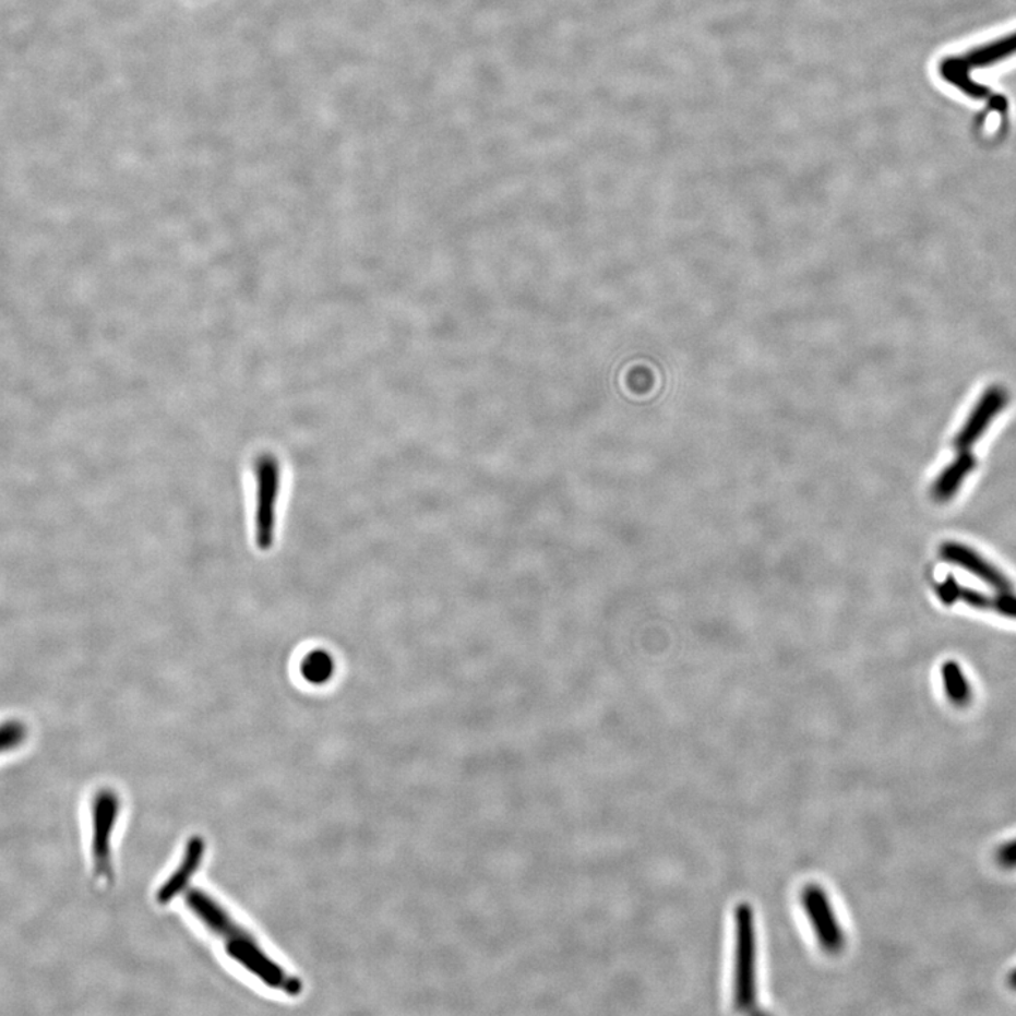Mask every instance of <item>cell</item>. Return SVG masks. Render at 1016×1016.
<instances>
[{
  "label": "cell",
  "mask_w": 1016,
  "mask_h": 1016,
  "mask_svg": "<svg viewBox=\"0 0 1016 1016\" xmlns=\"http://www.w3.org/2000/svg\"><path fill=\"white\" fill-rule=\"evenodd\" d=\"M187 907L202 923L206 924L212 933L223 939L225 951L243 969L252 972L270 989L284 991L287 994L300 993V981L286 970L282 969L273 958H270L253 936L243 927L225 911L216 900L200 889H192L187 894Z\"/></svg>",
  "instance_id": "6da1fadb"
},
{
  "label": "cell",
  "mask_w": 1016,
  "mask_h": 1016,
  "mask_svg": "<svg viewBox=\"0 0 1016 1016\" xmlns=\"http://www.w3.org/2000/svg\"><path fill=\"white\" fill-rule=\"evenodd\" d=\"M736 953L733 1001L736 1008L750 1013L757 1006V931L753 908L740 904L736 908Z\"/></svg>",
  "instance_id": "7a4b0ae2"
},
{
  "label": "cell",
  "mask_w": 1016,
  "mask_h": 1016,
  "mask_svg": "<svg viewBox=\"0 0 1016 1016\" xmlns=\"http://www.w3.org/2000/svg\"><path fill=\"white\" fill-rule=\"evenodd\" d=\"M256 505H254V539L262 551H268L276 541L277 503L282 490V466L274 455L259 456L254 462Z\"/></svg>",
  "instance_id": "3957f363"
},
{
  "label": "cell",
  "mask_w": 1016,
  "mask_h": 1016,
  "mask_svg": "<svg viewBox=\"0 0 1016 1016\" xmlns=\"http://www.w3.org/2000/svg\"><path fill=\"white\" fill-rule=\"evenodd\" d=\"M1016 52V33L1000 38L984 47H977L965 56L952 57L941 64V74L948 84L956 86L963 94L980 99L990 95V89L970 80V71L989 67Z\"/></svg>",
  "instance_id": "277c9868"
},
{
  "label": "cell",
  "mask_w": 1016,
  "mask_h": 1016,
  "mask_svg": "<svg viewBox=\"0 0 1016 1016\" xmlns=\"http://www.w3.org/2000/svg\"><path fill=\"white\" fill-rule=\"evenodd\" d=\"M120 813V799L112 789H100L93 799V864L100 880L112 878V837Z\"/></svg>",
  "instance_id": "5b68a950"
},
{
  "label": "cell",
  "mask_w": 1016,
  "mask_h": 1016,
  "mask_svg": "<svg viewBox=\"0 0 1016 1016\" xmlns=\"http://www.w3.org/2000/svg\"><path fill=\"white\" fill-rule=\"evenodd\" d=\"M801 905L823 951L829 955L840 953L846 945L845 931L826 891L821 885H806L801 893Z\"/></svg>",
  "instance_id": "8992f818"
},
{
  "label": "cell",
  "mask_w": 1016,
  "mask_h": 1016,
  "mask_svg": "<svg viewBox=\"0 0 1016 1016\" xmlns=\"http://www.w3.org/2000/svg\"><path fill=\"white\" fill-rule=\"evenodd\" d=\"M1006 402H1008V396H1006L1004 389L990 387L987 390L975 409H972L969 420L963 426L961 431L957 433L955 438L956 450L958 452L969 451L989 428L991 421L999 416Z\"/></svg>",
  "instance_id": "52a82bcc"
},
{
  "label": "cell",
  "mask_w": 1016,
  "mask_h": 1016,
  "mask_svg": "<svg viewBox=\"0 0 1016 1016\" xmlns=\"http://www.w3.org/2000/svg\"><path fill=\"white\" fill-rule=\"evenodd\" d=\"M943 560L955 563L956 566L963 567L967 572L975 573L977 577L984 581L987 585L994 587L1000 594H1009L1011 582L1006 579L1003 572L996 570L993 563L981 557L979 552L963 543L946 542L941 548Z\"/></svg>",
  "instance_id": "ba28073f"
},
{
  "label": "cell",
  "mask_w": 1016,
  "mask_h": 1016,
  "mask_svg": "<svg viewBox=\"0 0 1016 1016\" xmlns=\"http://www.w3.org/2000/svg\"><path fill=\"white\" fill-rule=\"evenodd\" d=\"M205 854V842L201 837H194L188 842L184 859L177 866L175 873L168 876L166 883L157 891V900L162 905L170 903L187 887L188 880L199 871Z\"/></svg>",
  "instance_id": "9c48e42d"
},
{
  "label": "cell",
  "mask_w": 1016,
  "mask_h": 1016,
  "mask_svg": "<svg viewBox=\"0 0 1016 1016\" xmlns=\"http://www.w3.org/2000/svg\"><path fill=\"white\" fill-rule=\"evenodd\" d=\"M976 468L975 456L969 451L961 452L960 455L947 466L939 476L932 488V495L937 502H947L957 490L961 488L963 481L966 480L970 471Z\"/></svg>",
  "instance_id": "30bf717a"
},
{
  "label": "cell",
  "mask_w": 1016,
  "mask_h": 1016,
  "mask_svg": "<svg viewBox=\"0 0 1016 1016\" xmlns=\"http://www.w3.org/2000/svg\"><path fill=\"white\" fill-rule=\"evenodd\" d=\"M335 671V658L324 648L311 649L300 662L301 677L312 686L326 685L334 678Z\"/></svg>",
  "instance_id": "8fae6325"
},
{
  "label": "cell",
  "mask_w": 1016,
  "mask_h": 1016,
  "mask_svg": "<svg viewBox=\"0 0 1016 1016\" xmlns=\"http://www.w3.org/2000/svg\"><path fill=\"white\" fill-rule=\"evenodd\" d=\"M942 677L946 695L953 705L966 706L970 702L971 691L961 668L956 662H946L942 669Z\"/></svg>",
  "instance_id": "7c38bea8"
},
{
  "label": "cell",
  "mask_w": 1016,
  "mask_h": 1016,
  "mask_svg": "<svg viewBox=\"0 0 1016 1016\" xmlns=\"http://www.w3.org/2000/svg\"><path fill=\"white\" fill-rule=\"evenodd\" d=\"M27 727L19 720L4 721L0 725V754L16 750L27 739Z\"/></svg>",
  "instance_id": "4fadbf2b"
},
{
  "label": "cell",
  "mask_w": 1016,
  "mask_h": 1016,
  "mask_svg": "<svg viewBox=\"0 0 1016 1016\" xmlns=\"http://www.w3.org/2000/svg\"><path fill=\"white\" fill-rule=\"evenodd\" d=\"M958 600L965 601V603L976 609L993 608L994 603V599H990L989 596L965 586H960V590H958Z\"/></svg>",
  "instance_id": "5bb4252c"
},
{
  "label": "cell",
  "mask_w": 1016,
  "mask_h": 1016,
  "mask_svg": "<svg viewBox=\"0 0 1016 1016\" xmlns=\"http://www.w3.org/2000/svg\"><path fill=\"white\" fill-rule=\"evenodd\" d=\"M958 590H960V585L952 577L939 585L936 589L939 597L946 605H953L958 600Z\"/></svg>",
  "instance_id": "9a60e30c"
},
{
  "label": "cell",
  "mask_w": 1016,
  "mask_h": 1016,
  "mask_svg": "<svg viewBox=\"0 0 1016 1016\" xmlns=\"http://www.w3.org/2000/svg\"><path fill=\"white\" fill-rule=\"evenodd\" d=\"M993 608L1000 611L1001 614L1016 619V596L1001 594L999 599L994 600Z\"/></svg>",
  "instance_id": "2e32d148"
},
{
  "label": "cell",
  "mask_w": 1016,
  "mask_h": 1016,
  "mask_svg": "<svg viewBox=\"0 0 1016 1016\" xmlns=\"http://www.w3.org/2000/svg\"><path fill=\"white\" fill-rule=\"evenodd\" d=\"M999 860L1001 865L1006 866V869H1014V866H1016V840L1006 842V845L1001 847Z\"/></svg>",
  "instance_id": "e0dca14e"
},
{
  "label": "cell",
  "mask_w": 1016,
  "mask_h": 1016,
  "mask_svg": "<svg viewBox=\"0 0 1016 1016\" xmlns=\"http://www.w3.org/2000/svg\"><path fill=\"white\" fill-rule=\"evenodd\" d=\"M1011 985H1013L1014 989H1016V971H1014L1013 976H1011Z\"/></svg>",
  "instance_id": "ac0fdd59"
}]
</instances>
